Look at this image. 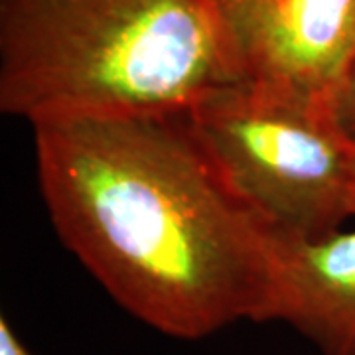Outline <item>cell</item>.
Returning <instances> with one entry per match:
<instances>
[{"instance_id": "obj_1", "label": "cell", "mask_w": 355, "mask_h": 355, "mask_svg": "<svg viewBox=\"0 0 355 355\" xmlns=\"http://www.w3.org/2000/svg\"><path fill=\"white\" fill-rule=\"evenodd\" d=\"M32 128L51 225L123 310L178 340L268 322L270 233L225 184L188 113Z\"/></svg>"}, {"instance_id": "obj_2", "label": "cell", "mask_w": 355, "mask_h": 355, "mask_svg": "<svg viewBox=\"0 0 355 355\" xmlns=\"http://www.w3.org/2000/svg\"><path fill=\"white\" fill-rule=\"evenodd\" d=\"M209 0H0V111L190 113L243 85Z\"/></svg>"}, {"instance_id": "obj_3", "label": "cell", "mask_w": 355, "mask_h": 355, "mask_svg": "<svg viewBox=\"0 0 355 355\" xmlns=\"http://www.w3.org/2000/svg\"><path fill=\"white\" fill-rule=\"evenodd\" d=\"M188 119L270 235L320 239L355 219V144L330 107L243 83L207 97Z\"/></svg>"}, {"instance_id": "obj_4", "label": "cell", "mask_w": 355, "mask_h": 355, "mask_svg": "<svg viewBox=\"0 0 355 355\" xmlns=\"http://www.w3.org/2000/svg\"><path fill=\"white\" fill-rule=\"evenodd\" d=\"M245 83L330 107L355 51V0H209Z\"/></svg>"}, {"instance_id": "obj_5", "label": "cell", "mask_w": 355, "mask_h": 355, "mask_svg": "<svg viewBox=\"0 0 355 355\" xmlns=\"http://www.w3.org/2000/svg\"><path fill=\"white\" fill-rule=\"evenodd\" d=\"M268 322H284L322 355H355V227L320 239L270 235Z\"/></svg>"}, {"instance_id": "obj_6", "label": "cell", "mask_w": 355, "mask_h": 355, "mask_svg": "<svg viewBox=\"0 0 355 355\" xmlns=\"http://www.w3.org/2000/svg\"><path fill=\"white\" fill-rule=\"evenodd\" d=\"M330 111L343 135L355 144V51L331 93Z\"/></svg>"}, {"instance_id": "obj_7", "label": "cell", "mask_w": 355, "mask_h": 355, "mask_svg": "<svg viewBox=\"0 0 355 355\" xmlns=\"http://www.w3.org/2000/svg\"><path fill=\"white\" fill-rule=\"evenodd\" d=\"M0 355H34L18 334L14 331L8 318H0Z\"/></svg>"}]
</instances>
